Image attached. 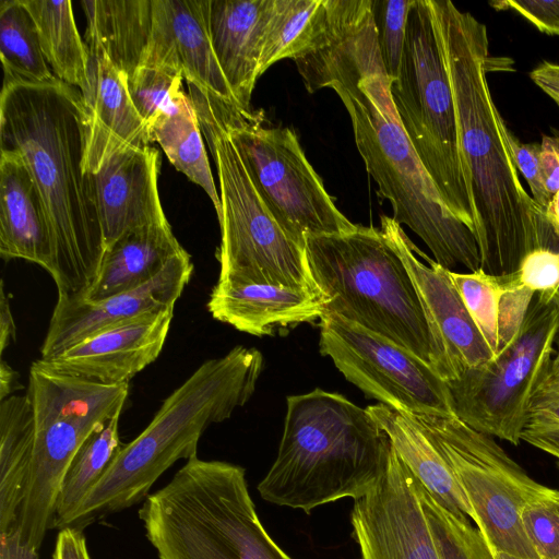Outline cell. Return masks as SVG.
<instances>
[{
  "mask_svg": "<svg viewBox=\"0 0 559 559\" xmlns=\"http://www.w3.org/2000/svg\"><path fill=\"white\" fill-rule=\"evenodd\" d=\"M296 66L309 93L329 87L341 98L357 150L393 219L414 231L442 267L479 270L474 231L445 205L400 122L374 22L341 33Z\"/></svg>",
  "mask_w": 559,
  "mask_h": 559,
  "instance_id": "6da1fadb",
  "label": "cell"
},
{
  "mask_svg": "<svg viewBox=\"0 0 559 559\" xmlns=\"http://www.w3.org/2000/svg\"><path fill=\"white\" fill-rule=\"evenodd\" d=\"M454 96L460 152L474 211L480 269L514 273L540 248L559 251V234L521 183L491 97L487 27L448 0H430Z\"/></svg>",
  "mask_w": 559,
  "mask_h": 559,
  "instance_id": "7a4b0ae2",
  "label": "cell"
},
{
  "mask_svg": "<svg viewBox=\"0 0 559 559\" xmlns=\"http://www.w3.org/2000/svg\"><path fill=\"white\" fill-rule=\"evenodd\" d=\"M1 148L19 151L45 201L58 297L84 298L106 250L90 176L84 173L85 110L79 88L60 80L3 82Z\"/></svg>",
  "mask_w": 559,
  "mask_h": 559,
  "instance_id": "3957f363",
  "label": "cell"
},
{
  "mask_svg": "<svg viewBox=\"0 0 559 559\" xmlns=\"http://www.w3.org/2000/svg\"><path fill=\"white\" fill-rule=\"evenodd\" d=\"M262 368L260 350L241 345L202 362L164 400L145 429L121 445L64 526L82 530L144 501L174 463L197 455L211 425L228 419L251 399Z\"/></svg>",
  "mask_w": 559,
  "mask_h": 559,
  "instance_id": "277c9868",
  "label": "cell"
},
{
  "mask_svg": "<svg viewBox=\"0 0 559 559\" xmlns=\"http://www.w3.org/2000/svg\"><path fill=\"white\" fill-rule=\"evenodd\" d=\"M286 406L277 456L257 487L262 499L310 513L378 483L392 444L367 408L322 389L290 395Z\"/></svg>",
  "mask_w": 559,
  "mask_h": 559,
  "instance_id": "5b68a950",
  "label": "cell"
},
{
  "mask_svg": "<svg viewBox=\"0 0 559 559\" xmlns=\"http://www.w3.org/2000/svg\"><path fill=\"white\" fill-rule=\"evenodd\" d=\"M158 559H295L269 535L243 467L198 455L139 509Z\"/></svg>",
  "mask_w": 559,
  "mask_h": 559,
  "instance_id": "8992f818",
  "label": "cell"
},
{
  "mask_svg": "<svg viewBox=\"0 0 559 559\" xmlns=\"http://www.w3.org/2000/svg\"><path fill=\"white\" fill-rule=\"evenodd\" d=\"M306 253L324 297L323 314L384 336L435 370L432 337L417 288L381 229L357 225L346 234L308 237Z\"/></svg>",
  "mask_w": 559,
  "mask_h": 559,
  "instance_id": "52a82bcc",
  "label": "cell"
},
{
  "mask_svg": "<svg viewBox=\"0 0 559 559\" xmlns=\"http://www.w3.org/2000/svg\"><path fill=\"white\" fill-rule=\"evenodd\" d=\"M189 97L215 162L222 202L218 282L319 290L306 248L277 224L261 200L218 114L202 91ZM320 292V290H319Z\"/></svg>",
  "mask_w": 559,
  "mask_h": 559,
  "instance_id": "ba28073f",
  "label": "cell"
},
{
  "mask_svg": "<svg viewBox=\"0 0 559 559\" xmlns=\"http://www.w3.org/2000/svg\"><path fill=\"white\" fill-rule=\"evenodd\" d=\"M400 122L449 210L474 231L456 109L430 0H413L397 78L390 84Z\"/></svg>",
  "mask_w": 559,
  "mask_h": 559,
  "instance_id": "9c48e42d",
  "label": "cell"
},
{
  "mask_svg": "<svg viewBox=\"0 0 559 559\" xmlns=\"http://www.w3.org/2000/svg\"><path fill=\"white\" fill-rule=\"evenodd\" d=\"M128 394L129 384L102 385L31 366L34 444L16 524L23 544L40 548L70 462L97 427L122 412Z\"/></svg>",
  "mask_w": 559,
  "mask_h": 559,
  "instance_id": "30bf717a",
  "label": "cell"
},
{
  "mask_svg": "<svg viewBox=\"0 0 559 559\" xmlns=\"http://www.w3.org/2000/svg\"><path fill=\"white\" fill-rule=\"evenodd\" d=\"M248 175L277 224L306 248L308 237L353 231L288 127H264L263 116L246 112L209 95Z\"/></svg>",
  "mask_w": 559,
  "mask_h": 559,
  "instance_id": "8fae6325",
  "label": "cell"
},
{
  "mask_svg": "<svg viewBox=\"0 0 559 559\" xmlns=\"http://www.w3.org/2000/svg\"><path fill=\"white\" fill-rule=\"evenodd\" d=\"M407 415L425 429L444 457L490 550L538 559L523 531L520 513L528 499L548 487L531 478L493 437L457 417Z\"/></svg>",
  "mask_w": 559,
  "mask_h": 559,
  "instance_id": "7c38bea8",
  "label": "cell"
},
{
  "mask_svg": "<svg viewBox=\"0 0 559 559\" xmlns=\"http://www.w3.org/2000/svg\"><path fill=\"white\" fill-rule=\"evenodd\" d=\"M558 329V308L536 293L509 345L486 365L445 382L455 417L479 432L518 445Z\"/></svg>",
  "mask_w": 559,
  "mask_h": 559,
  "instance_id": "4fadbf2b",
  "label": "cell"
},
{
  "mask_svg": "<svg viewBox=\"0 0 559 559\" xmlns=\"http://www.w3.org/2000/svg\"><path fill=\"white\" fill-rule=\"evenodd\" d=\"M320 352L366 396L412 415L452 417L449 388L405 347L336 314L320 319Z\"/></svg>",
  "mask_w": 559,
  "mask_h": 559,
  "instance_id": "5bb4252c",
  "label": "cell"
},
{
  "mask_svg": "<svg viewBox=\"0 0 559 559\" xmlns=\"http://www.w3.org/2000/svg\"><path fill=\"white\" fill-rule=\"evenodd\" d=\"M381 231L407 267L417 288L435 349V371L450 382L493 359L495 354L473 321L450 271L417 257V247L393 217L381 216Z\"/></svg>",
  "mask_w": 559,
  "mask_h": 559,
  "instance_id": "9a60e30c",
  "label": "cell"
},
{
  "mask_svg": "<svg viewBox=\"0 0 559 559\" xmlns=\"http://www.w3.org/2000/svg\"><path fill=\"white\" fill-rule=\"evenodd\" d=\"M359 559H441L418 480L392 447L385 472L350 511Z\"/></svg>",
  "mask_w": 559,
  "mask_h": 559,
  "instance_id": "2e32d148",
  "label": "cell"
},
{
  "mask_svg": "<svg viewBox=\"0 0 559 559\" xmlns=\"http://www.w3.org/2000/svg\"><path fill=\"white\" fill-rule=\"evenodd\" d=\"M191 255L181 251L146 284L91 301L58 297L40 347V358L53 357L83 340L150 312L175 307L193 273Z\"/></svg>",
  "mask_w": 559,
  "mask_h": 559,
  "instance_id": "e0dca14e",
  "label": "cell"
},
{
  "mask_svg": "<svg viewBox=\"0 0 559 559\" xmlns=\"http://www.w3.org/2000/svg\"><path fill=\"white\" fill-rule=\"evenodd\" d=\"M175 307L150 312L96 333L64 352L32 366L102 385L129 384L154 362L166 342Z\"/></svg>",
  "mask_w": 559,
  "mask_h": 559,
  "instance_id": "ac0fdd59",
  "label": "cell"
},
{
  "mask_svg": "<svg viewBox=\"0 0 559 559\" xmlns=\"http://www.w3.org/2000/svg\"><path fill=\"white\" fill-rule=\"evenodd\" d=\"M152 5L153 32L143 67L178 71L188 84L240 107L212 48L210 0H152Z\"/></svg>",
  "mask_w": 559,
  "mask_h": 559,
  "instance_id": "d6986e66",
  "label": "cell"
},
{
  "mask_svg": "<svg viewBox=\"0 0 559 559\" xmlns=\"http://www.w3.org/2000/svg\"><path fill=\"white\" fill-rule=\"evenodd\" d=\"M159 162L151 145L129 147L88 175L106 249L130 230L167 221L158 194Z\"/></svg>",
  "mask_w": 559,
  "mask_h": 559,
  "instance_id": "ffe728a7",
  "label": "cell"
},
{
  "mask_svg": "<svg viewBox=\"0 0 559 559\" xmlns=\"http://www.w3.org/2000/svg\"><path fill=\"white\" fill-rule=\"evenodd\" d=\"M88 85L81 94L85 110L83 169L92 175L112 154L148 146L153 140L132 102L127 74L105 52L88 50Z\"/></svg>",
  "mask_w": 559,
  "mask_h": 559,
  "instance_id": "44dd1931",
  "label": "cell"
},
{
  "mask_svg": "<svg viewBox=\"0 0 559 559\" xmlns=\"http://www.w3.org/2000/svg\"><path fill=\"white\" fill-rule=\"evenodd\" d=\"M0 254L36 263L50 275L53 270L45 201L22 154L11 148H1L0 156Z\"/></svg>",
  "mask_w": 559,
  "mask_h": 559,
  "instance_id": "7402d4cb",
  "label": "cell"
},
{
  "mask_svg": "<svg viewBox=\"0 0 559 559\" xmlns=\"http://www.w3.org/2000/svg\"><path fill=\"white\" fill-rule=\"evenodd\" d=\"M323 306L324 297L319 290L218 281L206 304L215 320L255 336L320 321Z\"/></svg>",
  "mask_w": 559,
  "mask_h": 559,
  "instance_id": "603a6c76",
  "label": "cell"
},
{
  "mask_svg": "<svg viewBox=\"0 0 559 559\" xmlns=\"http://www.w3.org/2000/svg\"><path fill=\"white\" fill-rule=\"evenodd\" d=\"M270 0H210L209 32L213 51L228 86L251 111Z\"/></svg>",
  "mask_w": 559,
  "mask_h": 559,
  "instance_id": "cb8c5ba5",
  "label": "cell"
},
{
  "mask_svg": "<svg viewBox=\"0 0 559 559\" xmlns=\"http://www.w3.org/2000/svg\"><path fill=\"white\" fill-rule=\"evenodd\" d=\"M183 250L168 221L130 230L106 249L98 274L82 299L97 301L135 289Z\"/></svg>",
  "mask_w": 559,
  "mask_h": 559,
  "instance_id": "d4e9b609",
  "label": "cell"
},
{
  "mask_svg": "<svg viewBox=\"0 0 559 559\" xmlns=\"http://www.w3.org/2000/svg\"><path fill=\"white\" fill-rule=\"evenodd\" d=\"M85 44L130 78L145 63L153 32L152 0H83Z\"/></svg>",
  "mask_w": 559,
  "mask_h": 559,
  "instance_id": "484cf974",
  "label": "cell"
},
{
  "mask_svg": "<svg viewBox=\"0 0 559 559\" xmlns=\"http://www.w3.org/2000/svg\"><path fill=\"white\" fill-rule=\"evenodd\" d=\"M367 409L424 487L456 516L472 519V510L462 489L425 429L406 413L381 403L369 405Z\"/></svg>",
  "mask_w": 559,
  "mask_h": 559,
  "instance_id": "4316f807",
  "label": "cell"
},
{
  "mask_svg": "<svg viewBox=\"0 0 559 559\" xmlns=\"http://www.w3.org/2000/svg\"><path fill=\"white\" fill-rule=\"evenodd\" d=\"M34 444V418L26 394L0 402V535L16 531Z\"/></svg>",
  "mask_w": 559,
  "mask_h": 559,
  "instance_id": "83f0119b",
  "label": "cell"
},
{
  "mask_svg": "<svg viewBox=\"0 0 559 559\" xmlns=\"http://www.w3.org/2000/svg\"><path fill=\"white\" fill-rule=\"evenodd\" d=\"M326 0H270L260 59V76L275 62L311 51L328 27Z\"/></svg>",
  "mask_w": 559,
  "mask_h": 559,
  "instance_id": "f1b7e54d",
  "label": "cell"
},
{
  "mask_svg": "<svg viewBox=\"0 0 559 559\" xmlns=\"http://www.w3.org/2000/svg\"><path fill=\"white\" fill-rule=\"evenodd\" d=\"M38 28L47 63L60 81L79 87L88 85L90 53L75 25L68 0H23Z\"/></svg>",
  "mask_w": 559,
  "mask_h": 559,
  "instance_id": "f546056e",
  "label": "cell"
},
{
  "mask_svg": "<svg viewBox=\"0 0 559 559\" xmlns=\"http://www.w3.org/2000/svg\"><path fill=\"white\" fill-rule=\"evenodd\" d=\"M150 132L153 142L160 145L170 163L206 192L219 221L222 202L214 185L199 120L189 95H186L170 112L154 122Z\"/></svg>",
  "mask_w": 559,
  "mask_h": 559,
  "instance_id": "4dcf8cb0",
  "label": "cell"
},
{
  "mask_svg": "<svg viewBox=\"0 0 559 559\" xmlns=\"http://www.w3.org/2000/svg\"><path fill=\"white\" fill-rule=\"evenodd\" d=\"M121 413L97 427L74 454L60 486L52 528L60 530L64 526L121 448Z\"/></svg>",
  "mask_w": 559,
  "mask_h": 559,
  "instance_id": "1f68e13d",
  "label": "cell"
},
{
  "mask_svg": "<svg viewBox=\"0 0 559 559\" xmlns=\"http://www.w3.org/2000/svg\"><path fill=\"white\" fill-rule=\"evenodd\" d=\"M0 57L3 82L47 83L59 80L48 67L37 24L23 0L0 2Z\"/></svg>",
  "mask_w": 559,
  "mask_h": 559,
  "instance_id": "d6a6232c",
  "label": "cell"
},
{
  "mask_svg": "<svg viewBox=\"0 0 559 559\" xmlns=\"http://www.w3.org/2000/svg\"><path fill=\"white\" fill-rule=\"evenodd\" d=\"M418 480V479H417ZM418 491L441 559H495L478 528L443 507L418 480Z\"/></svg>",
  "mask_w": 559,
  "mask_h": 559,
  "instance_id": "836d02e7",
  "label": "cell"
},
{
  "mask_svg": "<svg viewBox=\"0 0 559 559\" xmlns=\"http://www.w3.org/2000/svg\"><path fill=\"white\" fill-rule=\"evenodd\" d=\"M522 440L559 460V329L551 357L533 393Z\"/></svg>",
  "mask_w": 559,
  "mask_h": 559,
  "instance_id": "e575fe53",
  "label": "cell"
},
{
  "mask_svg": "<svg viewBox=\"0 0 559 559\" xmlns=\"http://www.w3.org/2000/svg\"><path fill=\"white\" fill-rule=\"evenodd\" d=\"M450 276L496 356L500 350V308L504 294L501 276L490 275L481 269L466 273L450 271Z\"/></svg>",
  "mask_w": 559,
  "mask_h": 559,
  "instance_id": "d590c367",
  "label": "cell"
},
{
  "mask_svg": "<svg viewBox=\"0 0 559 559\" xmlns=\"http://www.w3.org/2000/svg\"><path fill=\"white\" fill-rule=\"evenodd\" d=\"M183 80L180 72L159 67H142L128 78L132 102L148 129L187 95Z\"/></svg>",
  "mask_w": 559,
  "mask_h": 559,
  "instance_id": "8d00e7d4",
  "label": "cell"
},
{
  "mask_svg": "<svg viewBox=\"0 0 559 559\" xmlns=\"http://www.w3.org/2000/svg\"><path fill=\"white\" fill-rule=\"evenodd\" d=\"M520 519L538 559H559V490L547 488L528 499Z\"/></svg>",
  "mask_w": 559,
  "mask_h": 559,
  "instance_id": "74e56055",
  "label": "cell"
},
{
  "mask_svg": "<svg viewBox=\"0 0 559 559\" xmlns=\"http://www.w3.org/2000/svg\"><path fill=\"white\" fill-rule=\"evenodd\" d=\"M413 0H372L378 46L391 81L400 73Z\"/></svg>",
  "mask_w": 559,
  "mask_h": 559,
  "instance_id": "f35d334b",
  "label": "cell"
},
{
  "mask_svg": "<svg viewBox=\"0 0 559 559\" xmlns=\"http://www.w3.org/2000/svg\"><path fill=\"white\" fill-rule=\"evenodd\" d=\"M515 287L549 293L559 285V251L540 248L527 253L514 273L506 275Z\"/></svg>",
  "mask_w": 559,
  "mask_h": 559,
  "instance_id": "ab89813d",
  "label": "cell"
},
{
  "mask_svg": "<svg viewBox=\"0 0 559 559\" xmlns=\"http://www.w3.org/2000/svg\"><path fill=\"white\" fill-rule=\"evenodd\" d=\"M502 132L519 173L525 178L532 198L542 209L544 215L550 202V197L545 188L540 167V144L521 142L507 127Z\"/></svg>",
  "mask_w": 559,
  "mask_h": 559,
  "instance_id": "60d3db41",
  "label": "cell"
},
{
  "mask_svg": "<svg viewBox=\"0 0 559 559\" xmlns=\"http://www.w3.org/2000/svg\"><path fill=\"white\" fill-rule=\"evenodd\" d=\"M495 10H512L532 23L539 32L559 35V0H496Z\"/></svg>",
  "mask_w": 559,
  "mask_h": 559,
  "instance_id": "b9f144b4",
  "label": "cell"
},
{
  "mask_svg": "<svg viewBox=\"0 0 559 559\" xmlns=\"http://www.w3.org/2000/svg\"><path fill=\"white\" fill-rule=\"evenodd\" d=\"M540 167L545 188L551 200L559 190V138L555 134L542 136Z\"/></svg>",
  "mask_w": 559,
  "mask_h": 559,
  "instance_id": "7bdbcfd3",
  "label": "cell"
},
{
  "mask_svg": "<svg viewBox=\"0 0 559 559\" xmlns=\"http://www.w3.org/2000/svg\"><path fill=\"white\" fill-rule=\"evenodd\" d=\"M52 559H91L82 530L74 526L60 528Z\"/></svg>",
  "mask_w": 559,
  "mask_h": 559,
  "instance_id": "ee69618b",
  "label": "cell"
},
{
  "mask_svg": "<svg viewBox=\"0 0 559 559\" xmlns=\"http://www.w3.org/2000/svg\"><path fill=\"white\" fill-rule=\"evenodd\" d=\"M530 78L559 107V63L542 61L530 72Z\"/></svg>",
  "mask_w": 559,
  "mask_h": 559,
  "instance_id": "f6af8a7d",
  "label": "cell"
},
{
  "mask_svg": "<svg viewBox=\"0 0 559 559\" xmlns=\"http://www.w3.org/2000/svg\"><path fill=\"white\" fill-rule=\"evenodd\" d=\"M16 341V325L11 310L10 297L4 289V281L0 284V355Z\"/></svg>",
  "mask_w": 559,
  "mask_h": 559,
  "instance_id": "bcb514c9",
  "label": "cell"
},
{
  "mask_svg": "<svg viewBox=\"0 0 559 559\" xmlns=\"http://www.w3.org/2000/svg\"><path fill=\"white\" fill-rule=\"evenodd\" d=\"M37 551L23 544L16 531L0 535V559H38Z\"/></svg>",
  "mask_w": 559,
  "mask_h": 559,
  "instance_id": "7dc6e473",
  "label": "cell"
},
{
  "mask_svg": "<svg viewBox=\"0 0 559 559\" xmlns=\"http://www.w3.org/2000/svg\"><path fill=\"white\" fill-rule=\"evenodd\" d=\"M23 385L20 383V376L5 360L0 361V402L13 395Z\"/></svg>",
  "mask_w": 559,
  "mask_h": 559,
  "instance_id": "c3c4849f",
  "label": "cell"
},
{
  "mask_svg": "<svg viewBox=\"0 0 559 559\" xmlns=\"http://www.w3.org/2000/svg\"><path fill=\"white\" fill-rule=\"evenodd\" d=\"M545 218L559 234V190L552 195L545 212Z\"/></svg>",
  "mask_w": 559,
  "mask_h": 559,
  "instance_id": "681fc988",
  "label": "cell"
},
{
  "mask_svg": "<svg viewBox=\"0 0 559 559\" xmlns=\"http://www.w3.org/2000/svg\"><path fill=\"white\" fill-rule=\"evenodd\" d=\"M545 301H551L559 310V285L549 293H538Z\"/></svg>",
  "mask_w": 559,
  "mask_h": 559,
  "instance_id": "f907efd6",
  "label": "cell"
},
{
  "mask_svg": "<svg viewBox=\"0 0 559 559\" xmlns=\"http://www.w3.org/2000/svg\"><path fill=\"white\" fill-rule=\"evenodd\" d=\"M495 559H525V558H522V557H519V556H515V555H512V554H509V552H504V551H495L492 552Z\"/></svg>",
  "mask_w": 559,
  "mask_h": 559,
  "instance_id": "816d5d0a",
  "label": "cell"
},
{
  "mask_svg": "<svg viewBox=\"0 0 559 559\" xmlns=\"http://www.w3.org/2000/svg\"><path fill=\"white\" fill-rule=\"evenodd\" d=\"M554 134L557 135L559 138V131L557 130H554Z\"/></svg>",
  "mask_w": 559,
  "mask_h": 559,
  "instance_id": "f5cc1de1",
  "label": "cell"
}]
</instances>
